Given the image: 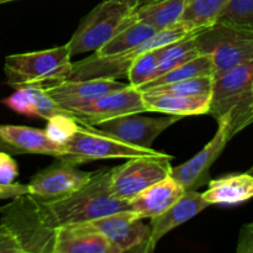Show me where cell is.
I'll return each instance as SVG.
<instances>
[{
    "label": "cell",
    "instance_id": "obj_2",
    "mask_svg": "<svg viewBox=\"0 0 253 253\" xmlns=\"http://www.w3.org/2000/svg\"><path fill=\"white\" fill-rule=\"evenodd\" d=\"M209 115L227 124L230 138L253 124V59L214 79Z\"/></svg>",
    "mask_w": 253,
    "mask_h": 253
},
{
    "label": "cell",
    "instance_id": "obj_8",
    "mask_svg": "<svg viewBox=\"0 0 253 253\" xmlns=\"http://www.w3.org/2000/svg\"><path fill=\"white\" fill-rule=\"evenodd\" d=\"M132 9L116 0H103L96 5L67 42L72 57L101 48L130 21Z\"/></svg>",
    "mask_w": 253,
    "mask_h": 253
},
{
    "label": "cell",
    "instance_id": "obj_22",
    "mask_svg": "<svg viewBox=\"0 0 253 253\" xmlns=\"http://www.w3.org/2000/svg\"><path fill=\"white\" fill-rule=\"evenodd\" d=\"M185 0H143L131 11L135 21L151 25L158 31L179 22Z\"/></svg>",
    "mask_w": 253,
    "mask_h": 253
},
{
    "label": "cell",
    "instance_id": "obj_33",
    "mask_svg": "<svg viewBox=\"0 0 253 253\" xmlns=\"http://www.w3.org/2000/svg\"><path fill=\"white\" fill-rule=\"evenodd\" d=\"M237 253H253V221L245 224L240 230Z\"/></svg>",
    "mask_w": 253,
    "mask_h": 253
},
{
    "label": "cell",
    "instance_id": "obj_30",
    "mask_svg": "<svg viewBox=\"0 0 253 253\" xmlns=\"http://www.w3.org/2000/svg\"><path fill=\"white\" fill-rule=\"evenodd\" d=\"M47 121H48V125H47L44 131H46L49 138L59 143L66 142L79 126L89 128V130H95L96 128L93 125L81 123V121L76 120L73 118H69V116H53V118L48 119Z\"/></svg>",
    "mask_w": 253,
    "mask_h": 253
},
{
    "label": "cell",
    "instance_id": "obj_25",
    "mask_svg": "<svg viewBox=\"0 0 253 253\" xmlns=\"http://www.w3.org/2000/svg\"><path fill=\"white\" fill-rule=\"evenodd\" d=\"M230 0H185L179 21L194 30H204L217 21Z\"/></svg>",
    "mask_w": 253,
    "mask_h": 253
},
{
    "label": "cell",
    "instance_id": "obj_32",
    "mask_svg": "<svg viewBox=\"0 0 253 253\" xmlns=\"http://www.w3.org/2000/svg\"><path fill=\"white\" fill-rule=\"evenodd\" d=\"M19 175L17 163L9 153L0 151V184H11Z\"/></svg>",
    "mask_w": 253,
    "mask_h": 253
},
{
    "label": "cell",
    "instance_id": "obj_4",
    "mask_svg": "<svg viewBox=\"0 0 253 253\" xmlns=\"http://www.w3.org/2000/svg\"><path fill=\"white\" fill-rule=\"evenodd\" d=\"M71 58L67 43L43 51L10 54L4 63L6 83L17 89L46 86L67 81L73 64Z\"/></svg>",
    "mask_w": 253,
    "mask_h": 253
},
{
    "label": "cell",
    "instance_id": "obj_12",
    "mask_svg": "<svg viewBox=\"0 0 253 253\" xmlns=\"http://www.w3.org/2000/svg\"><path fill=\"white\" fill-rule=\"evenodd\" d=\"M179 119V116L175 115L147 118L136 113L108 119L94 126L98 130L130 145L142 148H152L156 138L163 131L174 125Z\"/></svg>",
    "mask_w": 253,
    "mask_h": 253
},
{
    "label": "cell",
    "instance_id": "obj_34",
    "mask_svg": "<svg viewBox=\"0 0 253 253\" xmlns=\"http://www.w3.org/2000/svg\"><path fill=\"white\" fill-rule=\"evenodd\" d=\"M0 253H24L16 239L0 225Z\"/></svg>",
    "mask_w": 253,
    "mask_h": 253
},
{
    "label": "cell",
    "instance_id": "obj_24",
    "mask_svg": "<svg viewBox=\"0 0 253 253\" xmlns=\"http://www.w3.org/2000/svg\"><path fill=\"white\" fill-rule=\"evenodd\" d=\"M212 76L214 77V66L212 61L208 54H199L195 58L166 72L162 76L156 77L151 82L146 83L140 89L141 91L147 90V89L155 88V86L163 85V84L175 83V82L185 81V79L197 78V77Z\"/></svg>",
    "mask_w": 253,
    "mask_h": 253
},
{
    "label": "cell",
    "instance_id": "obj_15",
    "mask_svg": "<svg viewBox=\"0 0 253 253\" xmlns=\"http://www.w3.org/2000/svg\"><path fill=\"white\" fill-rule=\"evenodd\" d=\"M0 151L9 155L66 156V147L48 137L44 130L19 125H0Z\"/></svg>",
    "mask_w": 253,
    "mask_h": 253
},
{
    "label": "cell",
    "instance_id": "obj_6",
    "mask_svg": "<svg viewBox=\"0 0 253 253\" xmlns=\"http://www.w3.org/2000/svg\"><path fill=\"white\" fill-rule=\"evenodd\" d=\"M202 54L214 66V79L253 59V32L232 25L215 22L194 36Z\"/></svg>",
    "mask_w": 253,
    "mask_h": 253
},
{
    "label": "cell",
    "instance_id": "obj_14",
    "mask_svg": "<svg viewBox=\"0 0 253 253\" xmlns=\"http://www.w3.org/2000/svg\"><path fill=\"white\" fill-rule=\"evenodd\" d=\"M73 113L88 125H96L108 119L126 114L148 113L143 101L142 91L135 86H125L120 90L111 91L90 103L73 110Z\"/></svg>",
    "mask_w": 253,
    "mask_h": 253
},
{
    "label": "cell",
    "instance_id": "obj_18",
    "mask_svg": "<svg viewBox=\"0 0 253 253\" xmlns=\"http://www.w3.org/2000/svg\"><path fill=\"white\" fill-rule=\"evenodd\" d=\"M184 193L182 185L172 177L165 178L130 200V210L140 219H152L172 207Z\"/></svg>",
    "mask_w": 253,
    "mask_h": 253
},
{
    "label": "cell",
    "instance_id": "obj_1",
    "mask_svg": "<svg viewBox=\"0 0 253 253\" xmlns=\"http://www.w3.org/2000/svg\"><path fill=\"white\" fill-rule=\"evenodd\" d=\"M111 169L94 172L90 179L72 194L41 203L47 219L56 227L93 221L119 211L130 210V202L114 195L110 185Z\"/></svg>",
    "mask_w": 253,
    "mask_h": 253
},
{
    "label": "cell",
    "instance_id": "obj_21",
    "mask_svg": "<svg viewBox=\"0 0 253 253\" xmlns=\"http://www.w3.org/2000/svg\"><path fill=\"white\" fill-rule=\"evenodd\" d=\"M208 185V190L202 194L209 205H234L253 198V175L250 173L210 179Z\"/></svg>",
    "mask_w": 253,
    "mask_h": 253
},
{
    "label": "cell",
    "instance_id": "obj_7",
    "mask_svg": "<svg viewBox=\"0 0 253 253\" xmlns=\"http://www.w3.org/2000/svg\"><path fill=\"white\" fill-rule=\"evenodd\" d=\"M66 156L63 158L72 161L77 166L98 160L135 157H158L173 160V156L167 155L153 148H142L113 137L103 131L89 130L79 126L73 135L63 143Z\"/></svg>",
    "mask_w": 253,
    "mask_h": 253
},
{
    "label": "cell",
    "instance_id": "obj_23",
    "mask_svg": "<svg viewBox=\"0 0 253 253\" xmlns=\"http://www.w3.org/2000/svg\"><path fill=\"white\" fill-rule=\"evenodd\" d=\"M156 32H158L157 29L146 22L135 21L131 16L130 21L110 41L106 42L101 48H99L94 53L100 54V56L125 53L152 37Z\"/></svg>",
    "mask_w": 253,
    "mask_h": 253
},
{
    "label": "cell",
    "instance_id": "obj_5",
    "mask_svg": "<svg viewBox=\"0 0 253 253\" xmlns=\"http://www.w3.org/2000/svg\"><path fill=\"white\" fill-rule=\"evenodd\" d=\"M195 32H199V30L192 29L187 24L179 21L173 26L156 32L152 37L125 53L111 54V56H100V54L93 53L86 58L74 62L72 64V72L68 79L71 81L115 79L116 81L119 78H124V77H127L131 64L141 53L167 46Z\"/></svg>",
    "mask_w": 253,
    "mask_h": 253
},
{
    "label": "cell",
    "instance_id": "obj_29",
    "mask_svg": "<svg viewBox=\"0 0 253 253\" xmlns=\"http://www.w3.org/2000/svg\"><path fill=\"white\" fill-rule=\"evenodd\" d=\"M216 22L232 25L253 32V0H230Z\"/></svg>",
    "mask_w": 253,
    "mask_h": 253
},
{
    "label": "cell",
    "instance_id": "obj_27",
    "mask_svg": "<svg viewBox=\"0 0 253 253\" xmlns=\"http://www.w3.org/2000/svg\"><path fill=\"white\" fill-rule=\"evenodd\" d=\"M161 51H162V47L143 52L133 61L126 77L130 85L138 89L155 78L156 71L160 63Z\"/></svg>",
    "mask_w": 253,
    "mask_h": 253
},
{
    "label": "cell",
    "instance_id": "obj_11",
    "mask_svg": "<svg viewBox=\"0 0 253 253\" xmlns=\"http://www.w3.org/2000/svg\"><path fill=\"white\" fill-rule=\"evenodd\" d=\"M93 172L81 170L67 158H57L51 166L39 170L29 183L30 195L39 200L62 199L83 187Z\"/></svg>",
    "mask_w": 253,
    "mask_h": 253
},
{
    "label": "cell",
    "instance_id": "obj_9",
    "mask_svg": "<svg viewBox=\"0 0 253 253\" xmlns=\"http://www.w3.org/2000/svg\"><path fill=\"white\" fill-rule=\"evenodd\" d=\"M83 226L105 237L116 253H152L151 227L131 210L119 211L93 221L82 222Z\"/></svg>",
    "mask_w": 253,
    "mask_h": 253
},
{
    "label": "cell",
    "instance_id": "obj_20",
    "mask_svg": "<svg viewBox=\"0 0 253 253\" xmlns=\"http://www.w3.org/2000/svg\"><path fill=\"white\" fill-rule=\"evenodd\" d=\"M143 101L147 111H156L166 115L179 118L193 115H205L209 113L211 95H177L167 93L142 91Z\"/></svg>",
    "mask_w": 253,
    "mask_h": 253
},
{
    "label": "cell",
    "instance_id": "obj_28",
    "mask_svg": "<svg viewBox=\"0 0 253 253\" xmlns=\"http://www.w3.org/2000/svg\"><path fill=\"white\" fill-rule=\"evenodd\" d=\"M212 85H214V77L204 76L197 78L185 79V81L175 82V83L163 84L147 89L148 93H167L177 94V95H211Z\"/></svg>",
    "mask_w": 253,
    "mask_h": 253
},
{
    "label": "cell",
    "instance_id": "obj_37",
    "mask_svg": "<svg viewBox=\"0 0 253 253\" xmlns=\"http://www.w3.org/2000/svg\"><path fill=\"white\" fill-rule=\"evenodd\" d=\"M11 1H16V0H0V5L6 4V2H11Z\"/></svg>",
    "mask_w": 253,
    "mask_h": 253
},
{
    "label": "cell",
    "instance_id": "obj_38",
    "mask_svg": "<svg viewBox=\"0 0 253 253\" xmlns=\"http://www.w3.org/2000/svg\"><path fill=\"white\" fill-rule=\"evenodd\" d=\"M247 173H250V174H251V175H253V167L251 168V169H250L249 170V172H247Z\"/></svg>",
    "mask_w": 253,
    "mask_h": 253
},
{
    "label": "cell",
    "instance_id": "obj_31",
    "mask_svg": "<svg viewBox=\"0 0 253 253\" xmlns=\"http://www.w3.org/2000/svg\"><path fill=\"white\" fill-rule=\"evenodd\" d=\"M2 103L14 110L15 113L22 114L26 116H36V110H35L34 103H32L31 95L26 88H17L12 95L9 98L4 99Z\"/></svg>",
    "mask_w": 253,
    "mask_h": 253
},
{
    "label": "cell",
    "instance_id": "obj_26",
    "mask_svg": "<svg viewBox=\"0 0 253 253\" xmlns=\"http://www.w3.org/2000/svg\"><path fill=\"white\" fill-rule=\"evenodd\" d=\"M197 34L198 32H195V34L183 37V39L178 40V41L173 42V43L162 47L160 63H158V68L156 71L155 78L158 76H162L166 72L170 71V69L175 68V67L180 66V64L185 63V62L190 61V59L202 54L199 49H198L194 40V36Z\"/></svg>",
    "mask_w": 253,
    "mask_h": 253
},
{
    "label": "cell",
    "instance_id": "obj_19",
    "mask_svg": "<svg viewBox=\"0 0 253 253\" xmlns=\"http://www.w3.org/2000/svg\"><path fill=\"white\" fill-rule=\"evenodd\" d=\"M54 253H116L113 245L82 224L57 229Z\"/></svg>",
    "mask_w": 253,
    "mask_h": 253
},
{
    "label": "cell",
    "instance_id": "obj_17",
    "mask_svg": "<svg viewBox=\"0 0 253 253\" xmlns=\"http://www.w3.org/2000/svg\"><path fill=\"white\" fill-rule=\"evenodd\" d=\"M210 207L209 203L203 198L202 193L197 190H185L182 197L168 208L166 211L151 219V246L156 250L158 241L173 229L185 224L197 216L199 212Z\"/></svg>",
    "mask_w": 253,
    "mask_h": 253
},
{
    "label": "cell",
    "instance_id": "obj_10",
    "mask_svg": "<svg viewBox=\"0 0 253 253\" xmlns=\"http://www.w3.org/2000/svg\"><path fill=\"white\" fill-rule=\"evenodd\" d=\"M168 158L135 157L111 168L110 185L114 195L130 202L155 183L169 177L172 166Z\"/></svg>",
    "mask_w": 253,
    "mask_h": 253
},
{
    "label": "cell",
    "instance_id": "obj_16",
    "mask_svg": "<svg viewBox=\"0 0 253 253\" xmlns=\"http://www.w3.org/2000/svg\"><path fill=\"white\" fill-rule=\"evenodd\" d=\"M115 79H85V81H67L51 85L42 86L57 103L73 111L91 100L100 98L111 91L120 90L127 86Z\"/></svg>",
    "mask_w": 253,
    "mask_h": 253
},
{
    "label": "cell",
    "instance_id": "obj_36",
    "mask_svg": "<svg viewBox=\"0 0 253 253\" xmlns=\"http://www.w3.org/2000/svg\"><path fill=\"white\" fill-rule=\"evenodd\" d=\"M116 1H120V2H123V4L128 5L130 7H135L136 5L141 1V0H116Z\"/></svg>",
    "mask_w": 253,
    "mask_h": 253
},
{
    "label": "cell",
    "instance_id": "obj_13",
    "mask_svg": "<svg viewBox=\"0 0 253 253\" xmlns=\"http://www.w3.org/2000/svg\"><path fill=\"white\" fill-rule=\"evenodd\" d=\"M217 131L211 141L205 145L200 152L189 161L178 167L172 168V175L185 190H197L210 180V168L219 158L231 138L229 136L227 124L225 121L217 123Z\"/></svg>",
    "mask_w": 253,
    "mask_h": 253
},
{
    "label": "cell",
    "instance_id": "obj_3",
    "mask_svg": "<svg viewBox=\"0 0 253 253\" xmlns=\"http://www.w3.org/2000/svg\"><path fill=\"white\" fill-rule=\"evenodd\" d=\"M0 225L16 239L24 253H54L58 227L51 224L32 195H20L0 207Z\"/></svg>",
    "mask_w": 253,
    "mask_h": 253
},
{
    "label": "cell",
    "instance_id": "obj_35",
    "mask_svg": "<svg viewBox=\"0 0 253 253\" xmlns=\"http://www.w3.org/2000/svg\"><path fill=\"white\" fill-rule=\"evenodd\" d=\"M25 194H30L29 184H19V183L0 184V200L14 199Z\"/></svg>",
    "mask_w": 253,
    "mask_h": 253
}]
</instances>
